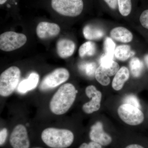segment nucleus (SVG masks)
Returning a JSON list of instances; mask_svg holds the SVG:
<instances>
[{
	"instance_id": "cd10ccee",
	"label": "nucleus",
	"mask_w": 148,
	"mask_h": 148,
	"mask_svg": "<svg viewBox=\"0 0 148 148\" xmlns=\"http://www.w3.org/2000/svg\"><path fill=\"white\" fill-rule=\"evenodd\" d=\"M79 148H102V146L98 143L91 141L89 143H83Z\"/></svg>"
},
{
	"instance_id": "9d476101",
	"label": "nucleus",
	"mask_w": 148,
	"mask_h": 148,
	"mask_svg": "<svg viewBox=\"0 0 148 148\" xmlns=\"http://www.w3.org/2000/svg\"><path fill=\"white\" fill-rule=\"evenodd\" d=\"M89 136L91 141L101 146L108 145L112 142V137L104 131L103 125L101 122H97L91 126Z\"/></svg>"
},
{
	"instance_id": "4be33fe9",
	"label": "nucleus",
	"mask_w": 148,
	"mask_h": 148,
	"mask_svg": "<svg viewBox=\"0 0 148 148\" xmlns=\"http://www.w3.org/2000/svg\"><path fill=\"white\" fill-rule=\"evenodd\" d=\"M79 69L88 76L92 77L95 75L96 69V64L94 62L83 63L79 66Z\"/></svg>"
},
{
	"instance_id": "aec40b11",
	"label": "nucleus",
	"mask_w": 148,
	"mask_h": 148,
	"mask_svg": "<svg viewBox=\"0 0 148 148\" xmlns=\"http://www.w3.org/2000/svg\"><path fill=\"white\" fill-rule=\"evenodd\" d=\"M95 76L97 81L103 86H107L110 82V77L107 75L105 70L101 66L97 68Z\"/></svg>"
},
{
	"instance_id": "f8f14e48",
	"label": "nucleus",
	"mask_w": 148,
	"mask_h": 148,
	"mask_svg": "<svg viewBox=\"0 0 148 148\" xmlns=\"http://www.w3.org/2000/svg\"><path fill=\"white\" fill-rule=\"evenodd\" d=\"M56 49L57 53L61 58H67L73 54L75 49V44L71 40L61 39L57 43Z\"/></svg>"
},
{
	"instance_id": "0eeeda50",
	"label": "nucleus",
	"mask_w": 148,
	"mask_h": 148,
	"mask_svg": "<svg viewBox=\"0 0 148 148\" xmlns=\"http://www.w3.org/2000/svg\"><path fill=\"white\" fill-rule=\"evenodd\" d=\"M70 73L64 68H58L46 76L40 86V89L42 91L52 89L57 87L69 79Z\"/></svg>"
},
{
	"instance_id": "7c9ffc66",
	"label": "nucleus",
	"mask_w": 148,
	"mask_h": 148,
	"mask_svg": "<svg viewBox=\"0 0 148 148\" xmlns=\"http://www.w3.org/2000/svg\"><path fill=\"white\" fill-rule=\"evenodd\" d=\"M145 61L147 66L148 68V54L146 55L145 57Z\"/></svg>"
},
{
	"instance_id": "2f4dec72",
	"label": "nucleus",
	"mask_w": 148,
	"mask_h": 148,
	"mask_svg": "<svg viewBox=\"0 0 148 148\" xmlns=\"http://www.w3.org/2000/svg\"><path fill=\"white\" fill-rule=\"evenodd\" d=\"M7 1V0H0V4L1 5L4 4Z\"/></svg>"
},
{
	"instance_id": "393cba45",
	"label": "nucleus",
	"mask_w": 148,
	"mask_h": 148,
	"mask_svg": "<svg viewBox=\"0 0 148 148\" xmlns=\"http://www.w3.org/2000/svg\"><path fill=\"white\" fill-rule=\"evenodd\" d=\"M113 57L106 54H104L101 56L100 59V66L103 68H108L110 67L113 64L114 61Z\"/></svg>"
},
{
	"instance_id": "a878e982",
	"label": "nucleus",
	"mask_w": 148,
	"mask_h": 148,
	"mask_svg": "<svg viewBox=\"0 0 148 148\" xmlns=\"http://www.w3.org/2000/svg\"><path fill=\"white\" fill-rule=\"evenodd\" d=\"M8 137V130L6 128H3L0 131V146L5 145Z\"/></svg>"
},
{
	"instance_id": "39448f33",
	"label": "nucleus",
	"mask_w": 148,
	"mask_h": 148,
	"mask_svg": "<svg viewBox=\"0 0 148 148\" xmlns=\"http://www.w3.org/2000/svg\"><path fill=\"white\" fill-rule=\"evenodd\" d=\"M27 41L24 34L8 32L0 36V49L5 51H12L23 46Z\"/></svg>"
},
{
	"instance_id": "f257e3e1",
	"label": "nucleus",
	"mask_w": 148,
	"mask_h": 148,
	"mask_svg": "<svg viewBox=\"0 0 148 148\" xmlns=\"http://www.w3.org/2000/svg\"><path fill=\"white\" fill-rule=\"evenodd\" d=\"M77 92L72 84L63 85L51 100L49 107L51 112L56 115L66 113L73 104Z\"/></svg>"
},
{
	"instance_id": "9b49d317",
	"label": "nucleus",
	"mask_w": 148,
	"mask_h": 148,
	"mask_svg": "<svg viewBox=\"0 0 148 148\" xmlns=\"http://www.w3.org/2000/svg\"><path fill=\"white\" fill-rule=\"evenodd\" d=\"M61 29L58 24L46 21L40 22L36 28L37 36L41 39L54 38L60 33Z\"/></svg>"
},
{
	"instance_id": "1a4fd4ad",
	"label": "nucleus",
	"mask_w": 148,
	"mask_h": 148,
	"mask_svg": "<svg viewBox=\"0 0 148 148\" xmlns=\"http://www.w3.org/2000/svg\"><path fill=\"white\" fill-rule=\"evenodd\" d=\"M85 92L88 98H91L89 102L85 103L82 106V110L85 113L92 114L98 111L101 108L102 93L97 90L95 86L90 85L85 89Z\"/></svg>"
},
{
	"instance_id": "c85d7f7f",
	"label": "nucleus",
	"mask_w": 148,
	"mask_h": 148,
	"mask_svg": "<svg viewBox=\"0 0 148 148\" xmlns=\"http://www.w3.org/2000/svg\"><path fill=\"white\" fill-rule=\"evenodd\" d=\"M104 1L112 9L115 10L117 8L118 0H104Z\"/></svg>"
},
{
	"instance_id": "6ab92c4d",
	"label": "nucleus",
	"mask_w": 148,
	"mask_h": 148,
	"mask_svg": "<svg viewBox=\"0 0 148 148\" xmlns=\"http://www.w3.org/2000/svg\"><path fill=\"white\" fill-rule=\"evenodd\" d=\"M129 67L132 75L135 77H140L144 69L143 62L137 57L131 59L130 61Z\"/></svg>"
},
{
	"instance_id": "f3484780",
	"label": "nucleus",
	"mask_w": 148,
	"mask_h": 148,
	"mask_svg": "<svg viewBox=\"0 0 148 148\" xmlns=\"http://www.w3.org/2000/svg\"><path fill=\"white\" fill-rule=\"evenodd\" d=\"M135 54V51L131 50L130 46L128 45L118 46L116 48L114 51L116 58L121 61H126Z\"/></svg>"
},
{
	"instance_id": "6e6552de",
	"label": "nucleus",
	"mask_w": 148,
	"mask_h": 148,
	"mask_svg": "<svg viewBox=\"0 0 148 148\" xmlns=\"http://www.w3.org/2000/svg\"><path fill=\"white\" fill-rule=\"evenodd\" d=\"M11 148H30L31 141L28 131L23 125L18 124L14 128L9 138Z\"/></svg>"
},
{
	"instance_id": "ddd939ff",
	"label": "nucleus",
	"mask_w": 148,
	"mask_h": 148,
	"mask_svg": "<svg viewBox=\"0 0 148 148\" xmlns=\"http://www.w3.org/2000/svg\"><path fill=\"white\" fill-rule=\"evenodd\" d=\"M111 38L117 41L123 43L130 42L133 35L128 29L123 27H117L112 29L110 33Z\"/></svg>"
},
{
	"instance_id": "dca6fc26",
	"label": "nucleus",
	"mask_w": 148,
	"mask_h": 148,
	"mask_svg": "<svg viewBox=\"0 0 148 148\" xmlns=\"http://www.w3.org/2000/svg\"><path fill=\"white\" fill-rule=\"evenodd\" d=\"M83 32L84 38L88 40L100 39L105 35V32L103 29L91 25L85 26Z\"/></svg>"
},
{
	"instance_id": "412c9836",
	"label": "nucleus",
	"mask_w": 148,
	"mask_h": 148,
	"mask_svg": "<svg viewBox=\"0 0 148 148\" xmlns=\"http://www.w3.org/2000/svg\"><path fill=\"white\" fill-rule=\"evenodd\" d=\"M118 7L119 12L122 16H128L132 10L131 0H118Z\"/></svg>"
},
{
	"instance_id": "f03ea898",
	"label": "nucleus",
	"mask_w": 148,
	"mask_h": 148,
	"mask_svg": "<svg viewBox=\"0 0 148 148\" xmlns=\"http://www.w3.org/2000/svg\"><path fill=\"white\" fill-rule=\"evenodd\" d=\"M40 139L49 148H68L73 143L75 135L69 130L48 127L42 132Z\"/></svg>"
},
{
	"instance_id": "2eb2a0df",
	"label": "nucleus",
	"mask_w": 148,
	"mask_h": 148,
	"mask_svg": "<svg viewBox=\"0 0 148 148\" xmlns=\"http://www.w3.org/2000/svg\"><path fill=\"white\" fill-rule=\"evenodd\" d=\"M129 77V70L126 67H122L115 74L113 79L112 87L114 90H119L121 89L125 82L128 80Z\"/></svg>"
},
{
	"instance_id": "4468645a",
	"label": "nucleus",
	"mask_w": 148,
	"mask_h": 148,
	"mask_svg": "<svg viewBox=\"0 0 148 148\" xmlns=\"http://www.w3.org/2000/svg\"><path fill=\"white\" fill-rule=\"evenodd\" d=\"M39 76L36 73H32L26 79L23 80L18 84V91L21 93H26L28 91L36 88L38 83Z\"/></svg>"
},
{
	"instance_id": "20e7f679",
	"label": "nucleus",
	"mask_w": 148,
	"mask_h": 148,
	"mask_svg": "<svg viewBox=\"0 0 148 148\" xmlns=\"http://www.w3.org/2000/svg\"><path fill=\"white\" fill-rule=\"evenodd\" d=\"M51 7L57 13L63 16L76 17L82 12L83 0H51Z\"/></svg>"
},
{
	"instance_id": "7ed1b4c3",
	"label": "nucleus",
	"mask_w": 148,
	"mask_h": 148,
	"mask_svg": "<svg viewBox=\"0 0 148 148\" xmlns=\"http://www.w3.org/2000/svg\"><path fill=\"white\" fill-rule=\"evenodd\" d=\"M21 76L20 69L12 66L3 72L0 76V95L8 97L16 88Z\"/></svg>"
},
{
	"instance_id": "bb28decb",
	"label": "nucleus",
	"mask_w": 148,
	"mask_h": 148,
	"mask_svg": "<svg viewBox=\"0 0 148 148\" xmlns=\"http://www.w3.org/2000/svg\"><path fill=\"white\" fill-rule=\"evenodd\" d=\"M140 21L142 26L148 29V9L144 10L141 14Z\"/></svg>"
},
{
	"instance_id": "473e14b6",
	"label": "nucleus",
	"mask_w": 148,
	"mask_h": 148,
	"mask_svg": "<svg viewBox=\"0 0 148 148\" xmlns=\"http://www.w3.org/2000/svg\"><path fill=\"white\" fill-rule=\"evenodd\" d=\"M30 148H45L43 147H34Z\"/></svg>"
},
{
	"instance_id": "5701e85b",
	"label": "nucleus",
	"mask_w": 148,
	"mask_h": 148,
	"mask_svg": "<svg viewBox=\"0 0 148 148\" xmlns=\"http://www.w3.org/2000/svg\"><path fill=\"white\" fill-rule=\"evenodd\" d=\"M115 47V44L113 40L109 37L106 38L104 42V49L105 54L113 57Z\"/></svg>"
},
{
	"instance_id": "b1692460",
	"label": "nucleus",
	"mask_w": 148,
	"mask_h": 148,
	"mask_svg": "<svg viewBox=\"0 0 148 148\" xmlns=\"http://www.w3.org/2000/svg\"><path fill=\"white\" fill-rule=\"evenodd\" d=\"M123 104H129L133 106L141 108V105L138 98L135 95L130 94L125 97L123 99Z\"/></svg>"
},
{
	"instance_id": "423d86ee",
	"label": "nucleus",
	"mask_w": 148,
	"mask_h": 148,
	"mask_svg": "<svg viewBox=\"0 0 148 148\" xmlns=\"http://www.w3.org/2000/svg\"><path fill=\"white\" fill-rule=\"evenodd\" d=\"M117 112L121 119L129 125H138L143 122L145 119L144 114L140 109L129 104L121 105Z\"/></svg>"
},
{
	"instance_id": "c756f323",
	"label": "nucleus",
	"mask_w": 148,
	"mask_h": 148,
	"mask_svg": "<svg viewBox=\"0 0 148 148\" xmlns=\"http://www.w3.org/2000/svg\"><path fill=\"white\" fill-rule=\"evenodd\" d=\"M125 148H145L143 146L138 144H132L127 146Z\"/></svg>"
},
{
	"instance_id": "a211bd4d",
	"label": "nucleus",
	"mask_w": 148,
	"mask_h": 148,
	"mask_svg": "<svg viewBox=\"0 0 148 148\" xmlns=\"http://www.w3.org/2000/svg\"><path fill=\"white\" fill-rule=\"evenodd\" d=\"M96 51V45L95 43L89 41L83 44L79 49L80 57L83 58L86 56H92Z\"/></svg>"
}]
</instances>
